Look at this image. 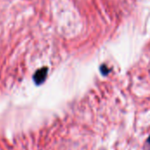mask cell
<instances>
[{
	"label": "cell",
	"mask_w": 150,
	"mask_h": 150,
	"mask_svg": "<svg viewBox=\"0 0 150 150\" xmlns=\"http://www.w3.org/2000/svg\"><path fill=\"white\" fill-rule=\"evenodd\" d=\"M101 71H102L103 75H106V74L108 73V69H106V68H105V66H102V68H101Z\"/></svg>",
	"instance_id": "6da1fadb"
},
{
	"label": "cell",
	"mask_w": 150,
	"mask_h": 150,
	"mask_svg": "<svg viewBox=\"0 0 150 150\" xmlns=\"http://www.w3.org/2000/svg\"><path fill=\"white\" fill-rule=\"evenodd\" d=\"M148 143H149V144H150V136L149 137V139H148Z\"/></svg>",
	"instance_id": "7a4b0ae2"
}]
</instances>
